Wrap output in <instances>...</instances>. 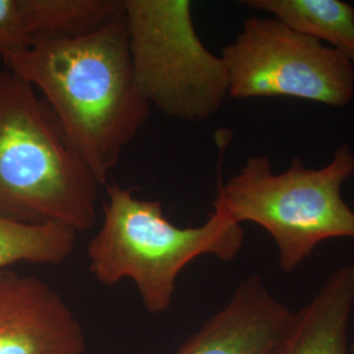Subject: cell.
Wrapping results in <instances>:
<instances>
[{
  "label": "cell",
  "instance_id": "cell-10",
  "mask_svg": "<svg viewBox=\"0 0 354 354\" xmlns=\"http://www.w3.org/2000/svg\"><path fill=\"white\" fill-rule=\"evenodd\" d=\"M354 266L339 268L290 322L272 354H349Z\"/></svg>",
  "mask_w": 354,
  "mask_h": 354
},
{
  "label": "cell",
  "instance_id": "cell-8",
  "mask_svg": "<svg viewBox=\"0 0 354 354\" xmlns=\"http://www.w3.org/2000/svg\"><path fill=\"white\" fill-rule=\"evenodd\" d=\"M291 315L261 277L250 276L175 354H272Z\"/></svg>",
  "mask_w": 354,
  "mask_h": 354
},
{
  "label": "cell",
  "instance_id": "cell-11",
  "mask_svg": "<svg viewBox=\"0 0 354 354\" xmlns=\"http://www.w3.org/2000/svg\"><path fill=\"white\" fill-rule=\"evenodd\" d=\"M241 3L319 42H328L332 49L354 66L352 4L342 0H245Z\"/></svg>",
  "mask_w": 354,
  "mask_h": 354
},
{
  "label": "cell",
  "instance_id": "cell-9",
  "mask_svg": "<svg viewBox=\"0 0 354 354\" xmlns=\"http://www.w3.org/2000/svg\"><path fill=\"white\" fill-rule=\"evenodd\" d=\"M118 12L115 0H0V59L41 39L89 33Z\"/></svg>",
  "mask_w": 354,
  "mask_h": 354
},
{
  "label": "cell",
  "instance_id": "cell-5",
  "mask_svg": "<svg viewBox=\"0 0 354 354\" xmlns=\"http://www.w3.org/2000/svg\"><path fill=\"white\" fill-rule=\"evenodd\" d=\"M133 74L142 96L171 118L203 122L228 97L222 57L203 45L189 0H122Z\"/></svg>",
  "mask_w": 354,
  "mask_h": 354
},
{
  "label": "cell",
  "instance_id": "cell-4",
  "mask_svg": "<svg viewBox=\"0 0 354 354\" xmlns=\"http://www.w3.org/2000/svg\"><path fill=\"white\" fill-rule=\"evenodd\" d=\"M354 175V152L339 147L328 165L310 169L295 158L282 174L254 155L219 185L214 203L238 223L252 222L276 241L279 266L291 273L328 239H354V210L344 201L342 184Z\"/></svg>",
  "mask_w": 354,
  "mask_h": 354
},
{
  "label": "cell",
  "instance_id": "cell-1",
  "mask_svg": "<svg viewBox=\"0 0 354 354\" xmlns=\"http://www.w3.org/2000/svg\"><path fill=\"white\" fill-rule=\"evenodd\" d=\"M1 61L42 93L71 149L108 185L150 114L133 74L124 15L80 36L41 39Z\"/></svg>",
  "mask_w": 354,
  "mask_h": 354
},
{
  "label": "cell",
  "instance_id": "cell-6",
  "mask_svg": "<svg viewBox=\"0 0 354 354\" xmlns=\"http://www.w3.org/2000/svg\"><path fill=\"white\" fill-rule=\"evenodd\" d=\"M221 57L231 99L291 97L336 108L353 99V64L270 16L247 17Z\"/></svg>",
  "mask_w": 354,
  "mask_h": 354
},
{
  "label": "cell",
  "instance_id": "cell-2",
  "mask_svg": "<svg viewBox=\"0 0 354 354\" xmlns=\"http://www.w3.org/2000/svg\"><path fill=\"white\" fill-rule=\"evenodd\" d=\"M99 187L36 89L0 71V216L88 231Z\"/></svg>",
  "mask_w": 354,
  "mask_h": 354
},
{
  "label": "cell",
  "instance_id": "cell-3",
  "mask_svg": "<svg viewBox=\"0 0 354 354\" xmlns=\"http://www.w3.org/2000/svg\"><path fill=\"white\" fill-rule=\"evenodd\" d=\"M106 187L102 225L89 241V270L100 283L113 286L131 279L146 310H169L180 273L193 260L210 254L222 261L238 257L244 230L214 203L201 226L180 227L155 200H140L117 183Z\"/></svg>",
  "mask_w": 354,
  "mask_h": 354
},
{
  "label": "cell",
  "instance_id": "cell-13",
  "mask_svg": "<svg viewBox=\"0 0 354 354\" xmlns=\"http://www.w3.org/2000/svg\"><path fill=\"white\" fill-rule=\"evenodd\" d=\"M349 351H351V353L354 354V342L352 345H351V348H349Z\"/></svg>",
  "mask_w": 354,
  "mask_h": 354
},
{
  "label": "cell",
  "instance_id": "cell-12",
  "mask_svg": "<svg viewBox=\"0 0 354 354\" xmlns=\"http://www.w3.org/2000/svg\"><path fill=\"white\" fill-rule=\"evenodd\" d=\"M77 232L57 223L29 225L0 216V270L17 263L58 266L74 251Z\"/></svg>",
  "mask_w": 354,
  "mask_h": 354
},
{
  "label": "cell",
  "instance_id": "cell-7",
  "mask_svg": "<svg viewBox=\"0 0 354 354\" xmlns=\"http://www.w3.org/2000/svg\"><path fill=\"white\" fill-rule=\"evenodd\" d=\"M84 328L48 282L0 270V354H84Z\"/></svg>",
  "mask_w": 354,
  "mask_h": 354
}]
</instances>
